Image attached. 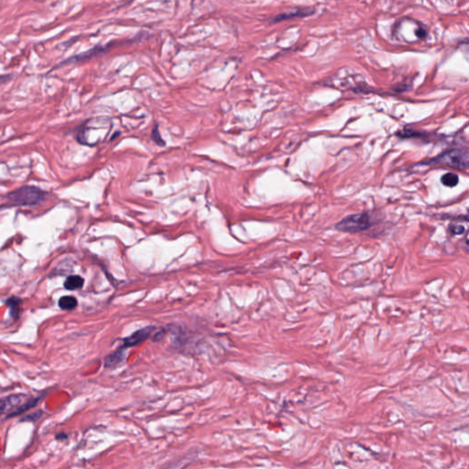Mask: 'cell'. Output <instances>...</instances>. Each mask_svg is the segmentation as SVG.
I'll list each match as a JSON object with an SVG mask.
<instances>
[{
    "instance_id": "1",
    "label": "cell",
    "mask_w": 469,
    "mask_h": 469,
    "mask_svg": "<svg viewBox=\"0 0 469 469\" xmlns=\"http://www.w3.org/2000/svg\"><path fill=\"white\" fill-rule=\"evenodd\" d=\"M46 195L34 186H23L7 195V206H32L42 204Z\"/></svg>"
},
{
    "instance_id": "2",
    "label": "cell",
    "mask_w": 469,
    "mask_h": 469,
    "mask_svg": "<svg viewBox=\"0 0 469 469\" xmlns=\"http://www.w3.org/2000/svg\"><path fill=\"white\" fill-rule=\"evenodd\" d=\"M468 151L465 149H454L444 152L434 159L432 163L442 164L454 169L465 170L468 166Z\"/></svg>"
},
{
    "instance_id": "3",
    "label": "cell",
    "mask_w": 469,
    "mask_h": 469,
    "mask_svg": "<svg viewBox=\"0 0 469 469\" xmlns=\"http://www.w3.org/2000/svg\"><path fill=\"white\" fill-rule=\"evenodd\" d=\"M372 226V221L369 215L358 214L344 218L337 225V228L344 232H360L369 229Z\"/></svg>"
},
{
    "instance_id": "4",
    "label": "cell",
    "mask_w": 469,
    "mask_h": 469,
    "mask_svg": "<svg viewBox=\"0 0 469 469\" xmlns=\"http://www.w3.org/2000/svg\"><path fill=\"white\" fill-rule=\"evenodd\" d=\"M153 329H154V327H146V328H143V329H140V330H138L137 332L134 333L130 337L125 338V339L123 340V341H124L123 348L134 347V346H136L137 344H139V343L147 340V339L150 337V334L152 333Z\"/></svg>"
},
{
    "instance_id": "5",
    "label": "cell",
    "mask_w": 469,
    "mask_h": 469,
    "mask_svg": "<svg viewBox=\"0 0 469 469\" xmlns=\"http://www.w3.org/2000/svg\"><path fill=\"white\" fill-rule=\"evenodd\" d=\"M316 12L315 9L311 8H302V9H296L294 11L279 14L278 16L275 17L272 20L273 22H283V21H288V20H292V19H298V18H305V17L311 16Z\"/></svg>"
},
{
    "instance_id": "6",
    "label": "cell",
    "mask_w": 469,
    "mask_h": 469,
    "mask_svg": "<svg viewBox=\"0 0 469 469\" xmlns=\"http://www.w3.org/2000/svg\"><path fill=\"white\" fill-rule=\"evenodd\" d=\"M22 401V397L20 396H11L4 400H0V415L4 414L6 411L11 410L12 407L17 405Z\"/></svg>"
},
{
    "instance_id": "7",
    "label": "cell",
    "mask_w": 469,
    "mask_h": 469,
    "mask_svg": "<svg viewBox=\"0 0 469 469\" xmlns=\"http://www.w3.org/2000/svg\"><path fill=\"white\" fill-rule=\"evenodd\" d=\"M84 282H85V280L82 277L77 276V275H74V276L68 277L66 280L64 281V287H65V289L69 290H77V289H80V288L83 287Z\"/></svg>"
},
{
    "instance_id": "8",
    "label": "cell",
    "mask_w": 469,
    "mask_h": 469,
    "mask_svg": "<svg viewBox=\"0 0 469 469\" xmlns=\"http://www.w3.org/2000/svg\"><path fill=\"white\" fill-rule=\"evenodd\" d=\"M59 306L63 310H73L77 306V300L73 296H64L59 300Z\"/></svg>"
},
{
    "instance_id": "9",
    "label": "cell",
    "mask_w": 469,
    "mask_h": 469,
    "mask_svg": "<svg viewBox=\"0 0 469 469\" xmlns=\"http://www.w3.org/2000/svg\"><path fill=\"white\" fill-rule=\"evenodd\" d=\"M7 304L10 306V311H11V317H18L20 314V307H21V300L18 298H11L10 300L7 301Z\"/></svg>"
},
{
    "instance_id": "10",
    "label": "cell",
    "mask_w": 469,
    "mask_h": 469,
    "mask_svg": "<svg viewBox=\"0 0 469 469\" xmlns=\"http://www.w3.org/2000/svg\"><path fill=\"white\" fill-rule=\"evenodd\" d=\"M459 178L457 176V174H452V173H449V174H445L442 177V184L447 187H454L455 185H457L458 184Z\"/></svg>"
},
{
    "instance_id": "11",
    "label": "cell",
    "mask_w": 469,
    "mask_h": 469,
    "mask_svg": "<svg viewBox=\"0 0 469 469\" xmlns=\"http://www.w3.org/2000/svg\"><path fill=\"white\" fill-rule=\"evenodd\" d=\"M123 352H120V351H117L115 354L111 355L109 357H107L106 359V366L107 368H110L112 366H115L116 364L120 362L122 360V356L121 354Z\"/></svg>"
},
{
    "instance_id": "12",
    "label": "cell",
    "mask_w": 469,
    "mask_h": 469,
    "mask_svg": "<svg viewBox=\"0 0 469 469\" xmlns=\"http://www.w3.org/2000/svg\"><path fill=\"white\" fill-rule=\"evenodd\" d=\"M37 403H38V399H34V400H32V401H30V402H28V403H27V404H25V405L22 406L21 408H19V409H18V410H17L16 411H14L13 413H11L10 416H13V415H18V414H20V413H21V412H22V411H26L27 409H29V408L31 409V408H32V407H34V406L36 405Z\"/></svg>"
},
{
    "instance_id": "13",
    "label": "cell",
    "mask_w": 469,
    "mask_h": 469,
    "mask_svg": "<svg viewBox=\"0 0 469 469\" xmlns=\"http://www.w3.org/2000/svg\"><path fill=\"white\" fill-rule=\"evenodd\" d=\"M41 414H42L41 411H40V412H34V413H32L31 415H28V416L25 417V418L23 419V421H34V420L38 419V417L41 416Z\"/></svg>"
},
{
    "instance_id": "14",
    "label": "cell",
    "mask_w": 469,
    "mask_h": 469,
    "mask_svg": "<svg viewBox=\"0 0 469 469\" xmlns=\"http://www.w3.org/2000/svg\"><path fill=\"white\" fill-rule=\"evenodd\" d=\"M153 138L155 139V141L157 142V144L161 145V146H164V140L160 137V134H159V131H157V130H154V132H153Z\"/></svg>"
},
{
    "instance_id": "15",
    "label": "cell",
    "mask_w": 469,
    "mask_h": 469,
    "mask_svg": "<svg viewBox=\"0 0 469 469\" xmlns=\"http://www.w3.org/2000/svg\"><path fill=\"white\" fill-rule=\"evenodd\" d=\"M464 227H462V226H454L453 229H452V231H453L454 235H460V234L464 232Z\"/></svg>"
}]
</instances>
